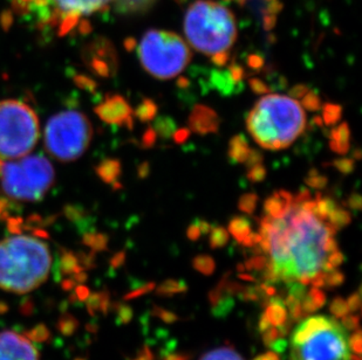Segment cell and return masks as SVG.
Instances as JSON below:
<instances>
[{
  "label": "cell",
  "mask_w": 362,
  "mask_h": 360,
  "mask_svg": "<svg viewBox=\"0 0 362 360\" xmlns=\"http://www.w3.org/2000/svg\"><path fill=\"white\" fill-rule=\"evenodd\" d=\"M349 222V212L322 194L278 191L265 201L259 242L252 253L267 256L281 282L311 279L338 251L335 235Z\"/></svg>",
  "instance_id": "6da1fadb"
},
{
  "label": "cell",
  "mask_w": 362,
  "mask_h": 360,
  "mask_svg": "<svg viewBox=\"0 0 362 360\" xmlns=\"http://www.w3.org/2000/svg\"><path fill=\"white\" fill-rule=\"evenodd\" d=\"M51 248L37 235L13 234L0 241V289L26 294L39 288L51 272Z\"/></svg>",
  "instance_id": "7a4b0ae2"
},
{
  "label": "cell",
  "mask_w": 362,
  "mask_h": 360,
  "mask_svg": "<svg viewBox=\"0 0 362 360\" xmlns=\"http://www.w3.org/2000/svg\"><path fill=\"white\" fill-rule=\"evenodd\" d=\"M250 135L263 149H286L306 126L300 103L290 96L271 94L259 99L246 119Z\"/></svg>",
  "instance_id": "3957f363"
},
{
  "label": "cell",
  "mask_w": 362,
  "mask_h": 360,
  "mask_svg": "<svg viewBox=\"0 0 362 360\" xmlns=\"http://www.w3.org/2000/svg\"><path fill=\"white\" fill-rule=\"evenodd\" d=\"M185 33L196 51L222 67L229 60L230 49L237 39L236 19L222 4L197 0L185 13Z\"/></svg>",
  "instance_id": "277c9868"
},
{
  "label": "cell",
  "mask_w": 362,
  "mask_h": 360,
  "mask_svg": "<svg viewBox=\"0 0 362 360\" xmlns=\"http://www.w3.org/2000/svg\"><path fill=\"white\" fill-rule=\"evenodd\" d=\"M39 137L38 116L31 107L18 100L0 101V162L28 156Z\"/></svg>",
  "instance_id": "5b68a950"
},
{
  "label": "cell",
  "mask_w": 362,
  "mask_h": 360,
  "mask_svg": "<svg viewBox=\"0 0 362 360\" xmlns=\"http://www.w3.org/2000/svg\"><path fill=\"white\" fill-rule=\"evenodd\" d=\"M0 162V187L6 197L21 201L44 198L54 181V169L42 156H24Z\"/></svg>",
  "instance_id": "8992f818"
},
{
  "label": "cell",
  "mask_w": 362,
  "mask_h": 360,
  "mask_svg": "<svg viewBox=\"0 0 362 360\" xmlns=\"http://www.w3.org/2000/svg\"><path fill=\"white\" fill-rule=\"evenodd\" d=\"M137 55L144 71L160 80L181 74L192 60V52L180 35L160 30H151L142 37Z\"/></svg>",
  "instance_id": "52a82bcc"
},
{
  "label": "cell",
  "mask_w": 362,
  "mask_h": 360,
  "mask_svg": "<svg viewBox=\"0 0 362 360\" xmlns=\"http://www.w3.org/2000/svg\"><path fill=\"white\" fill-rule=\"evenodd\" d=\"M92 135V126L83 114L74 110L62 112L48 121L45 146L55 160L71 162L88 149Z\"/></svg>",
  "instance_id": "ba28073f"
},
{
  "label": "cell",
  "mask_w": 362,
  "mask_h": 360,
  "mask_svg": "<svg viewBox=\"0 0 362 360\" xmlns=\"http://www.w3.org/2000/svg\"><path fill=\"white\" fill-rule=\"evenodd\" d=\"M18 6L65 35L80 21L106 10L113 0H16Z\"/></svg>",
  "instance_id": "9c48e42d"
},
{
  "label": "cell",
  "mask_w": 362,
  "mask_h": 360,
  "mask_svg": "<svg viewBox=\"0 0 362 360\" xmlns=\"http://www.w3.org/2000/svg\"><path fill=\"white\" fill-rule=\"evenodd\" d=\"M290 360H349L346 332L342 325L335 320L329 328L312 333L304 343L292 347Z\"/></svg>",
  "instance_id": "30bf717a"
},
{
  "label": "cell",
  "mask_w": 362,
  "mask_h": 360,
  "mask_svg": "<svg viewBox=\"0 0 362 360\" xmlns=\"http://www.w3.org/2000/svg\"><path fill=\"white\" fill-rule=\"evenodd\" d=\"M39 351L28 337L14 331L0 332V360H39Z\"/></svg>",
  "instance_id": "8fae6325"
},
{
  "label": "cell",
  "mask_w": 362,
  "mask_h": 360,
  "mask_svg": "<svg viewBox=\"0 0 362 360\" xmlns=\"http://www.w3.org/2000/svg\"><path fill=\"white\" fill-rule=\"evenodd\" d=\"M99 115L110 123H126L132 126L133 122L130 107L120 96H114L112 99L107 100V102L100 107Z\"/></svg>",
  "instance_id": "7c38bea8"
},
{
  "label": "cell",
  "mask_w": 362,
  "mask_h": 360,
  "mask_svg": "<svg viewBox=\"0 0 362 360\" xmlns=\"http://www.w3.org/2000/svg\"><path fill=\"white\" fill-rule=\"evenodd\" d=\"M190 126L196 133H208L218 128V119L211 109L206 107H196L190 117Z\"/></svg>",
  "instance_id": "4fadbf2b"
},
{
  "label": "cell",
  "mask_w": 362,
  "mask_h": 360,
  "mask_svg": "<svg viewBox=\"0 0 362 360\" xmlns=\"http://www.w3.org/2000/svg\"><path fill=\"white\" fill-rule=\"evenodd\" d=\"M229 231L233 238L240 242V245L245 247H251L258 245L259 242V234L252 233L251 224L246 217H235L230 222Z\"/></svg>",
  "instance_id": "5bb4252c"
},
{
  "label": "cell",
  "mask_w": 362,
  "mask_h": 360,
  "mask_svg": "<svg viewBox=\"0 0 362 360\" xmlns=\"http://www.w3.org/2000/svg\"><path fill=\"white\" fill-rule=\"evenodd\" d=\"M264 315L267 316V320L270 322L271 325L281 326L287 320L286 306L284 303L281 296H274L270 297L269 303L265 306V313Z\"/></svg>",
  "instance_id": "9a60e30c"
},
{
  "label": "cell",
  "mask_w": 362,
  "mask_h": 360,
  "mask_svg": "<svg viewBox=\"0 0 362 360\" xmlns=\"http://www.w3.org/2000/svg\"><path fill=\"white\" fill-rule=\"evenodd\" d=\"M156 0H113L117 12L123 14H140L151 10Z\"/></svg>",
  "instance_id": "2e32d148"
},
{
  "label": "cell",
  "mask_w": 362,
  "mask_h": 360,
  "mask_svg": "<svg viewBox=\"0 0 362 360\" xmlns=\"http://www.w3.org/2000/svg\"><path fill=\"white\" fill-rule=\"evenodd\" d=\"M325 304H326V295L320 288H315V287L306 292V295L301 301V306L308 315L322 309Z\"/></svg>",
  "instance_id": "e0dca14e"
},
{
  "label": "cell",
  "mask_w": 362,
  "mask_h": 360,
  "mask_svg": "<svg viewBox=\"0 0 362 360\" xmlns=\"http://www.w3.org/2000/svg\"><path fill=\"white\" fill-rule=\"evenodd\" d=\"M252 150L250 149L247 140L243 136H236L230 143L229 155L231 160L238 163H246Z\"/></svg>",
  "instance_id": "ac0fdd59"
},
{
  "label": "cell",
  "mask_w": 362,
  "mask_h": 360,
  "mask_svg": "<svg viewBox=\"0 0 362 360\" xmlns=\"http://www.w3.org/2000/svg\"><path fill=\"white\" fill-rule=\"evenodd\" d=\"M188 289V283L185 280L169 279L156 288V294L161 297H173L177 294H185Z\"/></svg>",
  "instance_id": "d6986e66"
},
{
  "label": "cell",
  "mask_w": 362,
  "mask_h": 360,
  "mask_svg": "<svg viewBox=\"0 0 362 360\" xmlns=\"http://www.w3.org/2000/svg\"><path fill=\"white\" fill-rule=\"evenodd\" d=\"M331 146L337 152H347L349 148V129L347 124H341L333 131Z\"/></svg>",
  "instance_id": "ffe728a7"
},
{
  "label": "cell",
  "mask_w": 362,
  "mask_h": 360,
  "mask_svg": "<svg viewBox=\"0 0 362 360\" xmlns=\"http://www.w3.org/2000/svg\"><path fill=\"white\" fill-rule=\"evenodd\" d=\"M233 308H235V299H233V296L224 294V295L217 301L215 306H211L212 316L217 318V320H223V318H226V317L229 316Z\"/></svg>",
  "instance_id": "44dd1931"
},
{
  "label": "cell",
  "mask_w": 362,
  "mask_h": 360,
  "mask_svg": "<svg viewBox=\"0 0 362 360\" xmlns=\"http://www.w3.org/2000/svg\"><path fill=\"white\" fill-rule=\"evenodd\" d=\"M199 360H244L233 347H222L209 351Z\"/></svg>",
  "instance_id": "7402d4cb"
},
{
  "label": "cell",
  "mask_w": 362,
  "mask_h": 360,
  "mask_svg": "<svg viewBox=\"0 0 362 360\" xmlns=\"http://www.w3.org/2000/svg\"><path fill=\"white\" fill-rule=\"evenodd\" d=\"M192 265H194V268L197 272H201V274L205 276L212 275L216 269L215 261L209 255H197L194 258V261H192Z\"/></svg>",
  "instance_id": "603a6c76"
},
{
  "label": "cell",
  "mask_w": 362,
  "mask_h": 360,
  "mask_svg": "<svg viewBox=\"0 0 362 360\" xmlns=\"http://www.w3.org/2000/svg\"><path fill=\"white\" fill-rule=\"evenodd\" d=\"M192 354L189 352H177L176 342L170 340L160 352V360H192Z\"/></svg>",
  "instance_id": "cb8c5ba5"
},
{
  "label": "cell",
  "mask_w": 362,
  "mask_h": 360,
  "mask_svg": "<svg viewBox=\"0 0 362 360\" xmlns=\"http://www.w3.org/2000/svg\"><path fill=\"white\" fill-rule=\"evenodd\" d=\"M229 242V233L223 227H216L212 229L210 235V246L211 248H222Z\"/></svg>",
  "instance_id": "d4e9b609"
},
{
  "label": "cell",
  "mask_w": 362,
  "mask_h": 360,
  "mask_svg": "<svg viewBox=\"0 0 362 360\" xmlns=\"http://www.w3.org/2000/svg\"><path fill=\"white\" fill-rule=\"evenodd\" d=\"M329 311L334 318H338V320H341L342 317L349 315V309L346 299H342L340 296H337L329 304Z\"/></svg>",
  "instance_id": "484cf974"
},
{
  "label": "cell",
  "mask_w": 362,
  "mask_h": 360,
  "mask_svg": "<svg viewBox=\"0 0 362 360\" xmlns=\"http://www.w3.org/2000/svg\"><path fill=\"white\" fill-rule=\"evenodd\" d=\"M156 110H158L156 104L153 101H151V100H146L137 109L136 115L141 121L148 122V121H151L156 115Z\"/></svg>",
  "instance_id": "4316f807"
},
{
  "label": "cell",
  "mask_w": 362,
  "mask_h": 360,
  "mask_svg": "<svg viewBox=\"0 0 362 360\" xmlns=\"http://www.w3.org/2000/svg\"><path fill=\"white\" fill-rule=\"evenodd\" d=\"M267 263V258L265 255H253L252 258H249L244 265V268L247 272H262Z\"/></svg>",
  "instance_id": "83f0119b"
},
{
  "label": "cell",
  "mask_w": 362,
  "mask_h": 360,
  "mask_svg": "<svg viewBox=\"0 0 362 360\" xmlns=\"http://www.w3.org/2000/svg\"><path fill=\"white\" fill-rule=\"evenodd\" d=\"M151 316L158 317L160 320H163L164 323L167 324H173L180 320L176 313H171V311L164 309L162 306H153V309L151 310Z\"/></svg>",
  "instance_id": "f1b7e54d"
},
{
  "label": "cell",
  "mask_w": 362,
  "mask_h": 360,
  "mask_svg": "<svg viewBox=\"0 0 362 360\" xmlns=\"http://www.w3.org/2000/svg\"><path fill=\"white\" fill-rule=\"evenodd\" d=\"M155 288H156L155 282L139 283L128 295L124 296V299L129 301V299H136V297H140L144 294L153 292Z\"/></svg>",
  "instance_id": "f546056e"
},
{
  "label": "cell",
  "mask_w": 362,
  "mask_h": 360,
  "mask_svg": "<svg viewBox=\"0 0 362 360\" xmlns=\"http://www.w3.org/2000/svg\"><path fill=\"white\" fill-rule=\"evenodd\" d=\"M345 282V275L342 272L334 269L332 272H327L326 275V282H325V288L334 289L337 287L341 286L342 283Z\"/></svg>",
  "instance_id": "4dcf8cb0"
},
{
  "label": "cell",
  "mask_w": 362,
  "mask_h": 360,
  "mask_svg": "<svg viewBox=\"0 0 362 360\" xmlns=\"http://www.w3.org/2000/svg\"><path fill=\"white\" fill-rule=\"evenodd\" d=\"M256 196L253 194H246L244 197L240 198V206L242 211L246 212V213H252L255 211V208L257 206Z\"/></svg>",
  "instance_id": "1f68e13d"
},
{
  "label": "cell",
  "mask_w": 362,
  "mask_h": 360,
  "mask_svg": "<svg viewBox=\"0 0 362 360\" xmlns=\"http://www.w3.org/2000/svg\"><path fill=\"white\" fill-rule=\"evenodd\" d=\"M283 338L281 335V331L278 329V326L274 328H269V329L263 332V343L267 347H270L271 344L274 343V340Z\"/></svg>",
  "instance_id": "d6a6232c"
},
{
  "label": "cell",
  "mask_w": 362,
  "mask_h": 360,
  "mask_svg": "<svg viewBox=\"0 0 362 360\" xmlns=\"http://www.w3.org/2000/svg\"><path fill=\"white\" fill-rule=\"evenodd\" d=\"M341 325L349 331H356V330L360 329L359 315H351V316L346 315L341 318Z\"/></svg>",
  "instance_id": "836d02e7"
},
{
  "label": "cell",
  "mask_w": 362,
  "mask_h": 360,
  "mask_svg": "<svg viewBox=\"0 0 362 360\" xmlns=\"http://www.w3.org/2000/svg\"><path fill=\"white\" fill-rule=\"evenodd\" d=\"M340 112H341V109L339 108L338 106L328 104V106H326V108H325V122H327L328 124L337 122V119L340 117Z\"/></svg>",
  "instance_id": "e575fe53"
},
{
  "label": "cell",
  "mask_w": 362,
  "mask_h": 360,
  "mask_svg": "<svg viewBox=\"0 0 362 360\" xmlns=\"http://www.w3.org/2000/svg\"><path fill=\"white\" fill-rule=\"evenodd\" d=\"M347 306H349V311L356 313L361 309V292H353L352 295L349 296V299L346 301Z\"/></svg>",
  "instance_id": "d590c367"
},
{
  "label": "cell",
  "mask_w": 362,
  "mask_h": 360,
  "mask_svg": "<svg viewBox=\"0 0 362 360\" xmlns=\"http://www.w3.org/2000/svg\"><path fill=\"white\" fill-rule=\"evenodd\" d=\"M288 310H290V320H292L293 323L301 322V320H305L308 317V313H305L303 306H301V303H298V304L292 306Z\"/></svg>",
  "instance_id": "8d00e7d4"
},
{
  "label": "cell",
  "mask_w": 362,
  "mask_h": 360,
  "mask_svg": "<svg viewBox=\"0 0 362 360\" xmlns=\"http://www.w3.org/2000/svg\"><path fill=\"white\" fill-rule=\"evenodd\" d=\"M349 344L351 350H352L354 354H361V330H356V332L353 333Z\"/></svg>",
  "instance_id": "74e56055"
},
{
  "label": "cell",
  "mask_w": 362,
  "mask_h": 360,
  "mask_svg": "<svg viewBox=\"0 0 362 360\" xmlns=\"http://www.w3.org/2000/svg\"><path fill=\"white\" fill-rule=\"evenodd\" d=\"M303 102H304V106L310 110H317L320 107L318 96L312 94V92H308L303 96Z\"/></svg>",
  "instance_id": "f35d334b"
},
{
  "label": "cell",
  "mask_w": 362,
  "mask_h": 360,
  "mask_svg": "<svg viewBox=\"0 0 362 360\" xmlns=\"http://www.w3.org/2000/svg\"><path fill=\"white\" fill-rule=\"evenodd\" d=\"M265 177V169L260 164L250 167L249 178L253 181H259Z\"/></svg>",
  "instance_id": "ab89813d"
},
{
  "label": "cell",
  "mask_w": 362,
  "mask_h": 360,
  "mask_svg": "<svg viewBox=\"0 0 362 360\" xmlns=\"http://www.w3.org/2000/svg\"><path fill=\"white\" fill-rule=\"evenodd\" d=\"M133 320V310L129 306H121L119 309V322L121 324H128Z\"/></svg>",
  "instance_id": "60d3db41"
},
{
  "label": "cell",
  "mask_w": 362,
  "mask_h": 360,
  "mask_svg": "<svg viewBox=\"0 0 362 360\" xmlns=\"http://www.w3.org/2000/svg\"><path fill=\"white\" fill-rule=\"evenodd\" d=\"M287 340L285 338H279V340H274V343L271 344L270 347L272 351L277 352V354H284L287 350Z\"/></svg>",
  "instance_id": "b9f144b4"
},
{
  "label": "cell",
  "mask_w": 362,
  "mask_h": 360,
  "mask_svg": "<svg viewBox=\"0 0 362 360\" xmlns=\"http://www.w3.org/2000/svg\"><path fill=\"white\" fill-rule=\"evenodd\" d=\"M134 360H155L154 354L151 350V347L144 345L139 352H137L136 358Z\"/></svg>",
  "instance_id": "7bdbcfd3"
},
{
  "label": "cell",
  "mask_w": 362,
  "mask_h": 360,
  "mask_svg": "<svg viewBox=\"0 0 362 360\" xmlns=\"http://www.w3.org/2000/svg\"><path fill=\"white\" fill-rule=\"evenodd\" d=\"M187 234H188V238L190 239V240H192V241L199 240V236L202 235V231L201 228H199V224H192V226L188 228Z\"/></svg>",
  "instance_id": "ee69618b"
},
{
  "label": "cell",
  "mask_w": 362,
  "mask_h": 360,
  "mask_svg": "<svg viewBox=\"0 0 362 360\" xmlns=\"http://www.w3.org/2000/svg\"><path fill=\"white\" fill-rule=\"evenodd\" d=\"M253 360H281V356L274 351H267L265 354L257 356Z\"/></svg>",
  "instance_id": "f6af8a7d"
},
{
  "label": "cell",
  "mask_w": 362,
  "mask_h": 360,
  "mask_svg": "<svg viewBox=\"0 0 362 360\" xmlns=\"http://www.w3.org/2000/svg\"><path fill=\"white\" fill-rule=\"evenodd\" d=\"M335 165H337L339 170L345 171V172H349V171H351L353 169V162L349 160H340V162H337Z\"/></svg>",
  "instance_id": "bcb514c9"
},
{
  "label": "cell",
  "mask_w": 362,
  "mask_h": 360,
  "mask_svg": "<svg viewBox=\"0 0 362 360\" xmlns=\"http://www.w3.org/2000/svg\"><path fill=\"white\" fill-rule=\"evenodd\" d=\"M271 323L269 322V320H267V316L265 315H262L259 318V322H258V331H259L260 333L265 332L269 328H270Z\"/></svg>",
  "instance_id": "7dc6e473"
},
{
  "label": "cell",
  "mask_w": 362,
  "mask_h": 360,
  "mask_svg": "<svg viewBox=\"0 0 362 360\" xmlns=\"http://www.w3.org/2000/svg\"><path fill=\"white\" fill-rule=\"evenodd\" d=\"M251 85H252V88L255 89L257 92H259V94L267 92V85H263L259 80H251Z\"/></svg>",
  "instance_id": "c3c4849f"
},
{
  "label": "cell",
  "mask_w": 362,
  "mask_h": 360,
  "mask_svg": "<svg viewBox=\"0 0 362 360\" xmlns=\"http://www.w3.org/2000/svg\"><path fill=\"white\" fill-rule=\"evenodd\" d=\"M240 280L243 281H249V282H258V280L255 276L250 275V274H244V272H240V275H238Z\"/></svg>",
  "instance_id": "681fc988"
},
{
  "label": "cell",
  "mask_w": 362,
  "mask_h": 360,
  "mask_svg": "<svg viewBox=\"0 0 362 360\" xmlns=\"http://www.w3.org/2000/svg\"><path fill=\"white\" fill-rule=\"evenodd\" d=\"M349 359L351 360H361V357H360V354H352V356H349Z\"/></svg>",
  "instance_id": "f907efd6"
},
{
  "label": "cell",
  "mask_w": 362,
  "mask_h": 360,
  "mask_svg": "<svg viewBox=\"0 0 362 360\" xmlns=\"http://www.w3.org/2000/svg\"><path fill=\"white\" fill-rule=\"evenodd\" d=\"M228 1H231V0H228ZM233 1H237V3L243 4L245 0H233Z\"/></svg>",
  "instance_id": "816d5d0a"
}]
</instances>
